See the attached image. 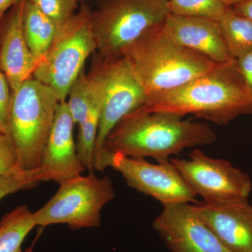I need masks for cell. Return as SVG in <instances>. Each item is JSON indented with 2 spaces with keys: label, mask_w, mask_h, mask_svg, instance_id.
Returning a JSON list of instances; mask_svg holds the SVG:
<instances>
[{
  "label": "cell",
  "mask_w": 252,
  "mask_h": 252,
  "mask_svg": "<svg viewBox=\"0 0 252 252\" xmlns=\"http://www.w3.org/2000/svg\"><path fill=\"white\" fill-rule=\"evenodd\" d=\"M142 107L148 112L181 117L192 114L226 125L239 117L252 114V94L233 59L217 64L185 85L149 97Z\"/></svg>",
  "instance_id": "cell-1"
},
{
  "label": "cell",
  "mask_w": 252,
  "mask_h": 252,
  "mask_svg": "<svg viewBox=\"0 0 252 252\" xmlns=\"http://www.w3.org/2000/svg\"><path fill=\"white\" fill-rule=\"evenodd\" d=\"M216 139L215 130L206 123L185 120L170 113L148 112L140 107L113 127L104 148L160 162L168 161L186 149L211 144Z\"/></svg>",
  "instance_id": "cell-2"
},
{
  "label": "cell",
  "mask_w": 252,
  "mask_h": 252,
  "mask_svg": "<svg viewBox=\"0 0 252 252\" xmlns=\"http://www.w3.org/2000/svg\"><path fill=\"white\" fill-rule=\"evenodd\" d=\"M122 57L147 95L173 90L211 70L216 63L155 28L124 50Z\"/></svg>",
  "instance_id": "cell-3"
},
{
  "label": "cell",
  "mask_w": 252,
  "mask_h": 252,
  "mask_svg": "<svg viewBox=\"0 0 252 252\" xmlns=\"http://www.w3.org/2000/svg\"><path fill=\"white\" fill-rule=\"evenodd\" d=\"M54 91L32 77L12 94L6 132L23 171L40 165L58 104Z\"/></svg>",
  "instance_id": "cell-4"
},
{
  "label": "cell",
  "mask_w": 252,
  "mask_h": 252,
  "mask_svg": "<svg viewBox=\"0 0 252 252\" xmlns=\"http://www.w3.org/2000/svg\"><path fill=\"white\" fill-rule=\"evenodd\" d=\"M169 14L168 0H103L91 15L97 54L122 57L124 50L161 26Z\"/></svg>",
  "instance_id": "cell-5"
},
{
  "label": "cell",
  "mask_w": 252,
  "mask_h": 252,
  "mask_svg": "<svg viewBox=\"0 0 252 252\" xmlns=\"http://www.w3.org/2000/svg\"><path fill=\"white\" fill-rule=\"evenodd\" d=\"M92 10L83 5L60 26L49 49L38 63L32 77L51 89L60 102H65L69 89L96 52L91 23Z\"/></svg>",
  "instance_id": "cell-6"
},
{
  "label": "cell",
  "mask_w": 252,
  "mask_h": 252,
  "mask_svg": "<svg viewBox=\"0 0 252 252\" xmlns=\"http://www.w3.org/2000/svg\"><path fill=\"white\" fill-rule=\"evenodd\" d=\"M112 181L90 172L60 184L58 191L48 203L33 212L36 226L67 224L72 230L100 225L101 211L115 198Z\"/></svg>",
  "instance_id": "cell-7"
},
{
  "label": "cell",
  "mask_w": 252,
  "mask_h": 252,
  "mask_svg": "<svg viewBox=\"0 0 252 252\" xmlns=\"http://www.w3.org/2000/svg\"><path fill=\"white\" fill-rule=\"evenodd\" d=\"M112 167L122 174L128 187L165 205L196 203L197 195L175 165L168 161L152 163L143 158L126 157L103 149L94 170Z\"/></svg>",
  "instance_id": "cell-8"
},
{
  "label": "cell",
  "mask_w": 252,
  "mask_h": 252,
  "mask_svg": "<svg viewBox=\"0 0 252 252\" xmlns=\"http://www.w3.org/2000/svg\"><path fill=\"white\" fill-rule=\"evenodd\" d=\"M187 185L204 201L248 199L251 178L231 162L213 158L196 149L189 159L170 158Z\"/></svg>",
  "instance_id": "cell-9"
},
{
  "label": "cell",
  "mask_w": 252,
  "mask_h": 252,
  "mask_svg": "<svg viewBox=\"0 0 252 252\" xmlns=\"http://www.w3.org/2000/svg\"><path fill=\"white\" fill-rule=\"evenodd\" d=\"M96 56L93 63L102 77L104 92L94 166L113 127L126 115L143 106L147 100L143 89L124 58L103 59Z\"/></svg>",
  "instance_id": "cell-10"
},
{
  "label": "cell",
  "mask_w": 252,
  "mask_h": 252,
  "mask_svg": "<svg viewBox=\"0 0 252 252\" xmlns=\"http://www.w3.org/2000/svg\"><path fill=\"white\" fill-rule=\"evenodd\" d=\"M162 207L153 226L172 252H233L200 218L193 205Z\"/></svg>",
  "instance_id": "cell-11"
},
{
  "label": "cell",
  "mask_w": 252,
  "mask_h": 252,
  "mask_svg": "<svg viewBox=\"0 0 252 252\" xmlns=\"http://www.w3.org/2000/svg\"><path fill=\"white\" fill-rule=\"evenodd\" d=\"M74 125L67 103L60 102L37 168L41 182L53 181L60 185L86 170L78 157Z\"/></svg>",
  "instance_id": "cell-12"
},
{
  "label": "cell",
  "mask_w": 252,
  "mask_h": 252,
  "mask_svg": "<svg viewBox=\"0 0 252 252\" xmlns=\"http://www.w3.org/2000/svg\"><path fill=\"white\" fill-rule=\"evenodd\" d=\"M199 216L233 252H252V205L248 199L203 201L193 205Z\"/></svg>",
  "instance_id": "cell-13"
},
{
  "label": "cell",
  "mask_w": 252,
  "mask_h": 252,
  "mask_svg": "<svg viewBox=\"0 0 252 252\" xmlns=\"http://www.w3.org/2000/svg\"><path fill=\"white\" fill-rule=\"evenodd\" d=\"M26 0L9 10L0 21V69L14 93L32 77L36 62L23 31V11Z\"/></svg>",
  "instance_id": "cell-14"
},
{
  "label": "cell",
  "mask_w": 252,
  "mask_h": 252,
  "mask_svg": "<svg viewBox=\"0 0 252 252\" xmlns=\"http://www.w3.org/2000/svg\"><path fill=\"white\" fill-rule=\"evenodd\" d=\"M162 29L181 45L220 64L233 59L222 35L220 23L204 18L170 14Z\"/></svg>",
  "instance_id": "cell-15"
},
{
  "label": "cell",
  "mask_w": 252,
  "mask_h": 252,
  "mask_svg": "<svg viewBox=\"0 0 252 252\" xmlns=\"http://www.w3.org/2000/svg\"><path fill=\"white\" fill-rule=\"evenodd\" d=\"M23 31L36 65L45 56L60 25L26 0L23 11Z\"/></svg>",
  "instance_id": "cell-16"
},
{
  "label": "cell",
  "mask_w": 252,
  "mask_h": 252,
  "mask_svg": "<svg viewBox=\"0 0 252 252\" xmlns=\"http://www.w3.org/2000/svg\"><path fill=\"white\" fill-rule=\"evenodd\" d=\"M102 89V77L94 64L89 74L83 70L73 83L65 102L75 125L79 126L84 120Z\"/></svg>",
  "instance_id": "cell-17"
},
{
  "label": "cell",
  "mask_w": 252,
  "mask_h": 252,
  "mask_svg": "<svg viewBox=\"0 0 252 252\" xmlns=\"http://www.w3.org/2000/svg\"><path fill=\"white\" fill-rule=\"evenodd\" d=\"M35 220L26 205H19L0 221V252H26L23 241L34 227Z\"/></svg>",
  "instance_id": "cell-18"
},
{
  "label": "cell",
  "mask_w": 252,
  "mask_h": 252,
  "mask_svg": "<svg viewBox=\"0 0 252 252\" xmlns=\"http://www.w3.org/2000/svg\"><path fill=\"white\" fill-rule=\"evenodd\" d=\"M220 31L230 56L238 59L252 52V22L228 8L220 23Z\"/></svg>",
  "instance_id": "cell-19"
},
{
  "label": "cell",
  "mask_w": 252,
  "mask_h": 252,
  "mask_svg": "<svg viewBox=\"0 0 252 252\" xmlns=\"http://www.w3.org/2000/svg\"><path fill=\"white\" fill-rule=\"evenodd\" d=\"M103 92L104 88L102 89V94L94 102L84 120L78 126L79 133L76 143L78 157L86 170L90 172H94V152L98 132L101 109L103 102Z\"/></svg>",
  "instance_id": "cell-20"
},
{
  "label": "cell",
  "mask_w": 252,
  "mask_h": 252,
  "mask_svg": "<svg viewBox=\"0 0 252 252\" xmlns=\"http://www.w3.org/2000/svg\"><path fill=\"white\" fill-rule=\"evenodd\" d=\"M170 14L220 23L229 6L220 0H168Z\"/></svg>",
  "instance_id": "cell-21"
},
{
  "label": "cell",
  "mask_w": 252,
  "mask_h": 252,
  "mask_svg": "<svg viewBox=\"0 0 252 252\" xmlns=\"http://www.w3.org/2000/svg\"><path fill=\"white\" fill-rule=\"evenodd\" d=\"M41 182L37 169L0 175V200L10 194L33 188Z\"/></svg>",
  "instance_id": "cell-22"
},
{
  "label": "cell",
  "mask_w": 252,
  "mask_h": 252,
  "mask_svg": "<svg viewBox=\"0 0 252 252\" xmlns=\"http://www.w3.org/2000/svg\"><path fill=\"white\" fill-rule=\"evenodd\" d=\"M52 21L61 25L78 11V0H28Z\"/></svg>",
  "instance_id": "cell-23"
},
{
  "label": "cell",
  "mask_w": 252,
  "mask_h": 252,
  "mask_svg": "<svg viewBox=\"0 0 252 252\" xmlns=\"http://www.w3.org/2000/svg\"><path fill=\"white\" fill-rule=\"evenodd\" d=\"M17 154L9 137L0 132V175L21 171Z\"/></svg>",
  "instance_id": "cell-24"
},
{
  "label": "cell",
  "mask_w": 252,
  "mask_h": 252,
  "mask_svg": "<svg viewBox=\"0 0 252 252\" xmlns=\"http://www.w3.org/2000/svg\"><path fill=\"white\" fill-rule=\"evenodd\" d=\"M12 91L9 81L0 69V132H6L10 107H11Z\"/></svg>",
  "instance_id": "cell-25"
},
{
  "label": "cell",
  "mask_w": 252,
  "mask_h": 252,
  "mask_svg": "<svg viewBox=\"0 0 252 252\" xmlns=\"http://www.w3.org/2000/svg\"><path fill=\"white\" fill-rule=\"evenodd\" d=\"M240 72L252 94V52L236 59Z\"/></svg>",
  "instance_id": "cell-26"
},
{
  "label": "cell",
  "mask_w": 252,
  "mask_h": 252,
  "mask_svg": "<svg viewBox=\"0 0 252 252\" xmlns=\"http://www.w3.org/2000/svg\"><path fill=\"white\" fill-rule=\"evenodd\" d=\"M233 6L238 14L252 22V0H243Z\"/></svg>",
  "instance_id": "cell-27"
},
{
  "label": "cell",
  "mask_w": 252,
  "mask_h": 252,
  "mask_svg": "<svg viewBox=\"0 0 252 252\" xmlns=\"http://www.w3.org/2000/svg\"><path fill=\"white\" fill-rule=\"evenodd\" d=\"M25 0H0V21L6 13Z\"/></svg>",
  "instance_id": "cell-28"
},
{
  "label": "cell",
  "mask_w": 252,
  "mask_h": 252,
  "mask_svg": "<svg viewBox=\"0 0 252 252\" xmlns=\"http://www.w3.org/2000/svg\"><path fill=\"white\" fill-rule=\"evenodd\" d=\"M220 1L230 7L231 6H234V5L238 4L239 2L243 1V0H220Z\"/></svg>",
  "instance_id": "cell-29"
},
{
  "label": "cell",
  "mask_w": 252,
  "mask_h": 252,
  "mask_svg": "<svg viewBox=\"0 0 252 252\" xmlns=\"http://www.w3.org/2000/svg\"><path fill=\"white\" fill-rule=\"evenodd\" d=\"M33 245H32L31 248L26 249V252H32Z\"/></svg>",
  "instance_id": "cell-30"
}]
</instances>
